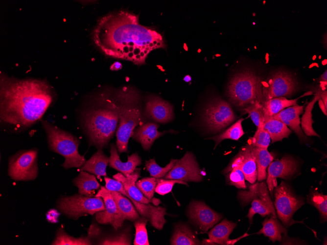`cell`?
<instances>
[{
    "mask_svg": "<svg viewBox=\"0 0 327 245\" xmlns=\"http://www.w3.org/2000/svg\"><path fill=\"white\" fill-rule=\"evenodd\" d=\"M264 101L279 97H290L298 89V82L291 73L283 70L273 72L261 81Z\"/></svg>",
    "mask_w": 327,
    "mask_h": 245,
    "instance_id": "13",
    "label": "cell"
},
{
    "mask_svg": "<svg viewBox=\"0 0 327 245\" xmlns=\"http://www.w3.org/2000/svg\"><path fill=\"white\" fill-rule=\"evenodd\" d=\"M108 164L109 157L104 154L102 149H98L79 169L81 171L93 174L99 178L101 176H106V167Z\"/></svg>",
    "mask_w": 327,
    "mask_h": 245,
    "instance_id": "26",
    "label": "cell"
},
{
    "mask_svg": "<svg viewBox=\"0 0 327 245\" xmlns=\"http://www.w3.org/2000/svg\"><path fill=\"white\" fill-rule=\"evenodd\" d=\"M263 128L269 133L272 143L288 138L292 133L284 123L272 117L265 118Z\"/></svg>",
    "mask_w": 327,
    "mask_h": 245,
    "instance_id": "31",
    "label": "cell"
},
{
    "mask_svg": "<svg viewBox=\"0 0 327 245\" xmlns=\"http://www.w3.org/2000/svg\"><path fill=\"white\" fill-rule=\"evenodd\" d=\"M42 125L50 150L64 157L65 160L62 165L64 168H80L85 163L84 156L78 152L80 141L77 137L47 121L42 120Z\"/></svg>",
    "mask_w": 327,
    "mask_h": 245,
    "instance_id": "6",
    "label": "cell"
},
{
    "mask_svg": "<svg viewBox=\"0 0 327 245\" xmlns=\"http://www.w3.org/2000/svg\"><path fill=\"white\" fill-rule=\"evenodd\" d=\"M110 153L109 166L119 171L126 177H129L136 170V167L141 164V159L137 153L128 156L126 162H122L119 158L117 147L113 143L110 144Z\"/></svg>",
    "mask_w": 327,
    "mask_h": 245,
    "instance_id": "23",
    "label": "cell"
},
{
    "mask_svg": "<svg viewBox=\"0 0 327 245\" xmlns=\"http://www.w3.org/2000/svg\"><path fill=\"white\" fill-rule=\"evenodd\" d=\"M320 80L321 81H322L323 82H325V83H327V70L325 71V72L321 75L320 77Z\"/></svg>",
    "mask_w": 327,
    "mask_h": 245,
    "instance_id": "48",
    "label": "cell"
},
{
    "mask_svg": "<svg viewBox=\"0 0 327 245\" xmlns=\"http://www.w3.org/2000/svg\"><path fill=\"white\" fill-rule=\"evenodd\" d=\"M172 245H196L201 243L188 227L185 223H179L175 225L174 231L170 239Z\"/></svg>",
    "mask_w": 327,
    "mask_h": 245,
    "instance_id": "28",
    "label": "cell"
},
{
    "mask_svg": "<svg viewBox=\"0 0 327 245\" xmlns=\"http://www.w3.org/2000/svg\"><path fill=\"white\" fill-rule=\"evenodd\" d=\"M233 167L239 168L243 173L245 179L250 183L257 179L256 162L252 154V146L248 143L243 146L225 169Z\"/></svg>",
    "mask_w": 327,
    "mask_h": 245,
    "instance_id": "19",
    "label": "cell"
},
{
    "mask_svg": "<svg viewBox=\"0 0 327 245\" xmlns=\"http://www.w3.org/2000/svg\"><path fill=\"white\" fill-rule=\"evenodd\" d=\"M264 123H261L258 126L254 135L249 137L248 143L253 147L267 149L271 142V137L263 128Z\"/></svg>",
    "mask_w": 327,
    "mask_h": 245,
    "instance_id": "39",
    "label": "cell"
},
{
    "mask_svg": "<svg viewBox=\"0 0 327 245\" xmlns=\"http://www.w3.org/2000/svg\"><path fill=\"white\" fill-rule=\"evenodd\" d=\"M131 237L128 230L102 237L98 243L99 245H130Z\"/></svg>",
    "mask_w": 327,
    "mask_h": 245,
    "instance_id": "38",
    "label": "cell"
},
{
    "mask_svg": "<svg viewBox=\"0 0 327 245\" xmlns=\"http://www.w3.org/2000/svg\"><path fill=\"white\" fill-rule=\"evenodd\" d=\"M298 167L297 161L290 156L271 162L267 168L266 182L272 197L275 187L278 185L277 178H290L297 173Z\"/></svg>",
    "mask_w": 327,
    "mask_h": 245,
    "instance_id": "15",
    "label": "cell"
},
{
    "mask_svg": "<svg viewBox=\"0 0 327 245\" xmlns=\"http://www.w3.org/2000/svg\"><path fill=\"white\" fill-rule=\"evenodd\" d=\"M273 194L277 216L283 225L289 227L294 222L296 223L292 218L295 212L305 203L304 199L296 195L284 181L275 187Z\"/></svg>",
    "mask_w": 327,
    "mask_h": 245,
    "instance_id": "8",
    "label": "cell"
},
{
    "mask_svg": "<svg viewBox=\"0 0 327 245\" xmlns=\"http://www.w3.org/2000/svg\"><path fill=\"white\" fill-rule=\"evenodd\" d=\"M94 197L102 198L105 206V210L95 213L96 221L101 224H111L116 230L121 227L124 222L111 191L102 186Z\"/></svg>",
    "mask_w": 327,
    "mask_h": 245,
    "instance_id": "17",
    "label": "cell"
},
{
    "mask_svg": "<svg viewBox=\"0 0 327 245\" xmlns=\"http://www.w3.org/2000/svg\"><path fill=\"white\" fill-rule=\"evenodd\" d=\"M304 105L296 104L283 109L272 117L289 127L290 129L296 134L301 142L307 139L301 128L300 118V115L304 111Z\"/></svg>",
    "mask_w": 327,
    "mask_h": 245,
    "instance_id": "20",
    "label": "cell"
},
{
    "mask_svg": "<svg viewBox=\"0 0 327 245\" xmlns=\"http://www.w3.org/2000/svg\"><path fill=\"white\" fill-rule=\"evenodd\" d=\"M120 103L117 89L107 88L93 96L81 113V123L91 145L108 146L117 128Z\"/></svg>",
    "mask_w": 327,
    "mask_h": 245,
    "instance_id": "3",
    "label": "cell"
},
{
    "mask_svg": "<svg viewBox=\"0 0 327 245\" xmlns=\"http://www.w3.org/2000/svg\"><path fill=\"white\" fill-rule=\"evenodd\" d=\"M237 223L226 219L215 225L208 233L209 239L205 244L234 245L240 239L249 235L246 233L241 237L234 240H230L229 236L235 228Z\"/></svg>",
    "mask_w": 327,
    "mask_h": 245,
    "instance_id": "21",
    "label": "cell"
},
{
    "mask_svg": "<svg viewBox=\"0 0 327 245\" xmlns=\"http://www.w3.org/2000/svg\"><path fill=\"white\" fill-rule=\"evenodd\" d=\"M270 216L262 223V227L257 234H263L273 243L279 241L283 244L284 239L288 238L287 230L278 220L277 217Z\"/></svg>",
    "mask_w": 327,
    "mask_h": 245,
    "instance_id": "25",
    "label": "cell"
},
{
    "mask_svg": "<svg viewBox=\"0 0 327 245\" xmlns=\"http://www.w3.org/2000/svg\"><path fill=\"white\" fill-rule=\"evenodd\" d=\"M144 113L148 118L162 124L171 121L174 116L172 105L156 95H150L146 98Z\"/></svg>",
    "mask_w": 327,
    "mask_h": 245,
    "instance_id": "18",
    "label": "cell"
},
{
    "mask_svg": "<svg viewBox=\"0 0 327 245\" xmlns=\"http://www.w3.org/2000/svg\"><path fill=\"white\" fill-rule=\"evenodd\" d=\"M235 119L230 104L219 97L212 99L204 111L203 120L208 128L214 133L225 129Z\"/></svg>",
    "mask_w": 327,
    "mask_h": 245,
    "instance_id": "11",
    "label": "cell"
},
{
    "mask_svg": "<svg viewBox=\"0 0 327 245\" xmlns=\"http://www.w3.org/2000/svg\"><path fill=\"white\" fill-rule=\"evenodd\" d=\"M319 93L320 98L324 102L325 107L327 109V91L325 90H322L321 89H315Z\"/></svg>",
    "mask_w": 327,
    "mask_h": 245,
    "instance_id": "45",
    "label": "cell"
},
{
    "mask_svg": "<svg viewBox=\"0 0 327 245\" xmlns=\"http://www.w3.org/2000/svg\"><path fill=\"white\" fill-rule=\"evenodd\" d=\"M307 201L319 211L321 222L327 220V196L315 189H311L307 197Z\"/></svg>",
    "mask_w": 327,
    "mask_h": 245,
    "instance_id": "35",
    "label": "cell"
},
{
    "mask_svg": "<svg viewBox=\"0 0 327 245\" xmlns=\"http://www.w3.org/2000/svg\"><path fill=\"white\" fill-rule=\"evenodd\" d=\"M159 127L157 123H146L137 128L131 137L140 142L144 150H149L156 139L169 132H159Z\"/></svg>",
    "mask_w": 327,
    "mask_h": 245,
    "instance_id": "24",
    "label": "cell"
},
{
    "mask_svg": "<svg viewBox=\"0 0 327 245\" xmlns=\"http://www.w3.org/2000/svg\"><path fill=\"white\" fill-rule=\"evenodd\" d=\"M315 96L304 108V112L301 120V127L305 135L308 136H316L320 137L313 128L314 121L312 119V111L315 102L320 99L318 92L315 90Z\"/></svg>",
    "mask_w": 327,
    "mask_h": 245,
    "instance_id": "33",
    "label": "cell"
},
{
    "mask_svg": "<svg viewBox=\"0 0 327 245\" xmlns=\"http://www.w3.org/2000/svg\"><path fill=\"white\" fill-rule=\"evenodd\" d=\"M92 244V238L89 235L87 237L75 238L68 235L62 228H60L58 229L52 245H90Z\"/></svg>",
    "mask_w": 327,
    "mask_h": 245,
    "instance_id": "36",
    "label": "cell"
},
{
    "mask_svg": "<svg viewBox=\"0 0 327 245\" xmlns=\"http://www.w3.org/2000/svg\"><path fill=\"white\" fill-rule=\"evenodd\" d=\"M188 215L190 220L204 231L212 228L223 217L221 214L200 201H193L190 203Z\"/></svg>",
    "mask_w": 327,
    "mask_h": 245,
    "instance_id": "16",
    "label": "cell"
},
{
    "mask_svg": "<svg viewBox=\"0 0 327 245\" xmlns=\"http://www.w3.org/2000/svg\"><path fill=\"white\" fill-rule=\"evenodd\" d=\"M242 111L249 115L257 128L260 124L264 122L263 106L260 102L256 101L243 108Z\"/></svg>",
    "mask_w": 327,
    "mask_h": 245,
    "instance_id": "42",
    "label": "cell"
},
{
    "mask_svg": "<svg viewBox=\"0 0 327 245\" xmlns=\"http://www.w3.org/2000/svg\"><path fill=\"white\" fill-rule=\"evenodd\" d=\"M243 120V118L239 119L221 133L215 136L207 138L213 140L215 141V144L214 149H215L217 146L224 139H229L234 140H238L241 137H242L245 134L242 126V122Z\"/></svg>",
    "mask_w": 327,
    "mask_h": 245,
    "instance_id": "34",
    "label": "cell"
},
{
    "mask_svg": "<svg viewBox=\"0 0 327 245\" xmlns=\"http://www.w3.org/2000/svg\"><path fill=\"white\" fill-rule=\"evenodd\" d=\"M237 198L242 205H246L251 202V207L247 215L250 224L256 214L263 217L268 215L277 217L265 181L255 182L249 185L248 190L238 192Z\"/></svg>",
    "mask_w": 327,
    "mask_h": 245,
    "instance_id": "7",
    "label": "cell"
},
{
    "mask_svg": "<svg viewBox=\"0 0 327 245\" xmlns=\"http://www.w3.org/2000/svg\"><path fill=\"white\" fill-rule=\"evenodd\" d=\"M318 101L319 102V107H320L321 110H322L323 113L325 115H327V109L325 107L324 102H323V101L322 100V99L321 98L319 99Z\"/></svg>",
    "mask_w": 327,
    "mask_h": 245,
    "instance_id": "47",
    "label": "cell"
},
{
    "mask_svg": "<svg viewBox=\"0 0 327 245\" xmlns=\"http://www.w3.org/2000/svg\"><path fill=\"white\" fill-rule=\"evenodd\" d=\"M46 80L0 77V120L12 131L25 130L41 120L54 99Z\"/></svg>",
    "mask_w": 327,
    "mask_h": 245,
    "instance_id": "2",
    "label": "cell"
},
{
    "mask_svg": "<svg viewBox=\"0 0 327 245\" xmlns=\"http://www.w3.org/2000/svg\"><path fill=\"white\" fill-rule=\"evenodd\" d=\"M223 173L226 175V180L229 185L239 189H247L244 174L239 168L233 167L224 169Z\"/></svg>",
    "mask_w": 327,
    "mask_h": 245,
    "instance_id": "41",
    "label": "cell"
},
{
    "mask_svg": "<svg viewBox=\"0 0 327 245\" xmlns=\"http://www.w3.org/2000/svg\"><path fill=\"white\" fill-rule=\"evenodd\" d=\"M120 103L119 121L116 131V145L119 153L127 152L129 138L142 118L141 96L135 88H117Z\"/></svg>",
    "mask_w": 327,
    "mask_h": 245,
    "instance_id": "4",
    "label": "cell"
},
{
    "mask_svg": "<svg viewBox=\"0 0 327 245\" xmlns=\"http://www.w3.org/2000/svg\"><path fill=\"white\" fill-rule=\"evenodd\" d=\"M111 193L123 222L126 220L134 222L140 217L136 207L128 198L117 191Z\"/></svg>",
    "mask_w": 327,
    "mask_h": 245,
    "instance_id": "30",
    "label": "cell"
},
{
    "mask_svg": "<svg viewBox=\"0 0 327 245\" xmlns=\"http://www.w3.org/2000/svg\"><path fill=\"white\" fill-rule=\"evenodd\" d=\"M122 68V65L120 62H116L114 63L110 67L112 70H118Z\"/></svg>",
    "mask_w": 327,
    "mask_h": 245,
    "instance_id": "46",
    "label": "cell"
},
{
    "mask_svg": "<svg viewBox=\"0 0 327 245\" xmlns=\"http://www.w3.org/2000/svg\"><path fill=\"white\" fill-rule=\"evenodd\" d=\"M176 183L188 186L187 182L180 180L157 178V185L155 192L160 195H164L171 191L174 185Z\"/></svg>",
    "mask_w": 327,
    "mask_h": 245,
    "instance_id": "44",
    "label": "cell"
},
{
    "mask_svg": "<svg viewBox=\"0 0 327 245\" xmlns=\"http://www.w3.org/2000/svg\"><path fill=\"white\" fill-rule=\"evenodd\" d=\"M261 81L259 76L249 69L235 73L227 87L229 101L241 110L256 101L262 104L264 100Z\"/></svg>",
    "mask_w": 327,
    "mask_h": 245,
    "instance_id": "5",
    "label": "cell"
},
{
    "mask_svg": "<svg viewBox=\"0 0 327 245\" xmlns=\"http://www.w3.org/2000/svg\"><path fill=\"white\" fill-rule=\"evenodd\" d=\"M57 206L64 214L75 220L80 217L93 215L105 210L102 198L89 197L79 194L61 198Z\"/></svg>",
    "mask_w": 327,
    "mask_h": 245,
    "instance_id": "9",
    "label": "cell"
},
{
    "mask_svg": "<svg viewBox=\"0 0 327 245\" xmlns=\"http://www.w3.org/2000/svg\"><path fill=\"white\" fill-rule=\"evenodd\" d=\"M93 40L105 55L145 64L153 50L166 48L163 36L156 29L140 23L139 16L125 11L108 14L97 22L92 33Z\"/></svg>",
    "mask_w": 327,
    "mask_h": 245,
    "instance_id": "1",
    "label": "cell"
},
{
    "mask_svg": "<svg viewBox=\"0 0 327 245\" xmlns=\"http://www.w3.org/2000/svg\"><path fill=\"white\" fill-rule=\"evenodd\" d=\"M136 185L147 198L152 200L157 185V178L146 177L136 182Z\"/></svg>",
    "mask_w": 327,
    "mask_h": 245,
    "instance_id": "43",
    "label": "cell"
},
{
    "mask_svg": "<svg viewBox=\"0 0 327 245\" xmlns=\"http://www.w3.org/2000/svg\"><path fill=\"white\" fill-rule=\"evenodd\" d=\"M177 160L176 159L172 158L167 165L164 167H162L156 163L155 158H152L146 161L145 167L151 177L161 178H164L173 168Z\"/></svg>",
    "mask_w": 327,
    "mask_h": 245,
    "instance_id": "40",
    "label": "cell"
},
{
    "mask_svg": "<svg viewBox=\"0 0 327 245\" xmlns=\"http://www.w3.org/2000/svg\"><path fill=\"white\" fill-rule=\"evenodd\" d=\"M148 220L143 217L140 216L135 221L134 225L136 230L134 241V245H149L147 231L146 225Z\"/></svg>",
    "mask_w": 327,
    "mask_h": 245,
    "instance_id": "37",
    "label": "cell"
},
{
    "mask_svg": "<svg viewBox=\"0 0 327 245\" xmlns=\"http://www.w3.org/2000/svg\"><path fill=\"white\" fill-rule=\"evenodd\" d=\"M38 150H20L9 158L8 173L17 181L35 179L38 174Z\"/></svg>",
    "mask_w": 327,
    "mask_h": 245,
    "instance_id": "10",
    "label": "cell"
},
{
    "mask_svg": "<svg viewBox=\"0 0 327 245\" xmlns=\"http://www.w3.org/2000/svg\"><path fill=\"white\" fill-rule=\"evenodd\" d=\"M140 169L136 170L128 177H125L121 173H118L113 176L115 179L120 182L129 196L134 200L142 203H153L158 206L161 203L160 200L155 199L150 200L145 197L136 185V182L140 177Z\"/></svg>",
    "mask_w": 327,
    "mask_h": 245,
    "instance_id": "22",
    "label": "cell"
},
{
    "mask_svg": "<svg viewBox=\"0 0 327 245\" xmlns=\"http://www.w3.org/2000/svg\"><path fill=\"white\" fill-rule=\"evenodd\" d=\"M252 151L257 166V181H262L266 178L267 168L273 161L274 156L267 149L252 146Z\"/></svg>",
    "mask_w": 327,
    "mask_h": 245,
    "instance_id": "29",
    "label": "cell"
},
{
    "mask_svg": "<svg viewBox=\"0 0 327 245\" xmlns=\"http://www.w3.org/2000/svg\"><path fill=\"white\" fill-rule=\"evenodd\" d=\"M298 99H288L285 97H279L265 100L262 103L264 117H272L283 109L297 104Z\"/></svg>",
    "mask_w": 327,
    "mask_h": 245,
    "instance_id": "32",
    "label": "cell"
},
{
    "mask_svg": "<svg viewBox=\"0 0 327 245\" xmlns=\"http://www.w3.org/2000/svg\"><path fill=\"white\" fill-rule=\"evenodd\" d=\"M105 187L110 191H117L128 198L136 207L140 216L148 220L151 225L159 230L163 228L166 222L164 216L166 214V208L151 204H145L137 201L131 198L124 188L123 184L119 181L106 177H104Z\"/></svg>",
    "mask_w": 327,
    "mask_h": 245,
    "instance_id": "12",
    "label": "cell"
},
{
    "mask_svg": "<svg viewBox=\"0 0 327 245\" xmlns=\"http://www.w3.org/2000/svg\"><path fill=\"white\" fill-rule=\"evenodd\" d=\"M164 178L185 182H200L203 179V176L194 156L192 153L187 152L181 159H177Z\"/></svg>",
    "mask_w": 327,
    "mask_h": 245,
    "instance_id": "14",
    "label": "cell"
},
{
    "mask_svg": "<svg viewBox=\"0 0 327 245\" xmlns=\"http://www.w3.org/2000/svg\"><path fill=\"white\" fill-rule=\"evenodd\" d=\"M73 183L78 188V194L89 197H93L95 191L100 187L95 176L86 171H81Z\"/></svg>",
    "mask_w": 327,
    "mask_h": 245,
    "instance_id": "27",
    "label": "cell"
}]
</instances>
